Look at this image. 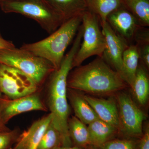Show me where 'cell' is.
Masks as SVG:
<instances>
[{"mask_svg":"<svg viewBox=\"0 0 149 149\" xmlns=\"http://www.w3.org/2000/svg\"><path fill=\"white\" fill-rule=\"evenodd\" d=\"M70 89L94 95H114L129 87L120 74L102 57L70 71L67 80Z\"/></svg>","mask_w":149,"mask_h":149,"instance_id":"obj_1","label":"cell"},{"mask_svg":"<svg viewBox=\"0 0 149 149\" xmlns=\"http://www.w3.org/2000/svg\"><path fill=\"white\" fill-rule=\"evenodd\" d=\"M82 16L65 20L49 37L35 42L24 44L20 48L45 59L57 69L82 24Z\"/></svg>","mask_w":149,"mask_h":149,"instance_id":"obj_2","label":"cell"},{"mask_svg":"<svg viewBox=\"0 0 149 149\" xmlns=\"http://www.w3.org/2000/svg\"><path fill=\"white\" fill-rule=\"evenodd\" d=\"M0 8L5 13L19 14L33 19L49 34L65 21L46 0L0 1Z\"/></svg>","mask_w":149,"mask_h":149,"instance_id":"obj_3","label":"cell"},{"mask_svg":"<svg viewBox=\"0 0 149 149\" xmlns=\"http://www.w3.org/2000/svg\"><path fill=\"white\" fill-rule=\"evenodd\" d=\"M0 63L20 70L38 86L56 70L52 63L45 59L15 47L0 50Z\"/></svg>","mask_w":149,"mask_h":149,"instance_id":"obj_4","label":"cell"},{"mask_svg":"<svg viewBox=\"0 0 149 149\" xmlns=\"http://www.w3.org/2000/svg\"><path fill=\"white\" fill-rule=\"evenodd\" d=\"M82 24L83 28L82 42L72 62V69L81 65L91 56L102 57L106 48L98 17L86 10L82 15Z\"/></svg>","mask_w":149,"mask_h":149,"instance_id":"obj_5","label":"cell"},{"mask_svg":"<svg viewBox=\"0 0 149 149\" xmlns=\"http://www.w3.org/2000/svg\"><path fill=\"white\" fill-rule=\"evenodd\" d=\"M114 95L118 109L120 134L125 138L141 139L146 115L128 93L122 91Z\"/></svg>","mask_w":149,"mask_h":149,"instance_id":"obj_6","label":"cell"},{"mask_svg":"<svg viewBox=\"0 0 149 149\" xmlns=\"http://www.w3.org/2000/svg\"><path fill=\"white\" fill-rule=\"evenodd\" d=\"M38 86L20 70L0 63V91L10 100L34 94Z\"/></svg>","mask_w":149,"mask_h":149,"instance_id":"obj_7","label":"cell"},{"mask_svg":"<svg viewBox=\"0 0 149 149\" xmlns=\"http://www.w3.org/2000/svg\"><path fill=\"white\" fill-rule=\"evenodd\" d=\"M106 21L113 32L129 45L133 44L135 34L142 26L123 4L110 14Z\"/></svg>","mask_w":149,"mask_h":149,"instance_id":"obj_8","label":"cell"},{"mask_svg":"<svg viewBox=\"0 0 149 149\" xmlns=\"http://www.w3.org/2000/svg\"><path fill=\"white\" fill-rule=\"evenodd\" d=\"M100 25L106 43L102 58L121 76L123 55L129 45L113 32L107 21L101 22Z\"/></svg>","mask_w":149,"mask_h":149,"instance_id":"obj_9","label":"cell"},{"mask_svg":"<svg viewBox=\"0 0 149 149\" xmlns=\"http://www.w3.org/2000/svg\"><path fill=\"white\" fill-rule=\"evenodd\" d=\"M46 110L41 99L34 93L14 100H0V117L4 124L19 114L34 111Z\"/></svg>","mask_w":149,"mask_h":149,"instance_id":"obj_10","label":"cell"},{"mask_svg":"<svg viewBox=\"0 0 149 149\" xmlns=\"http://www.w3.org/2000/svg\"><path fill=\"white\" fill-rule=\"evenodd\" d=\"M84 97L100 119L117 128L120 133V122L115 97L104 99L84 95Z\"/></svg>","mask_w":149,"mask_h":149,"instance_id":"obj_11","label":"cell"},{"mask_svg":"<svg viewBox=\"0 0 149 149\" xmlns=\"http://www.w3.org/2000/svg\"><path fill=\"white\" fill-rule=\"evenodd\" d=\"M52 119L50 113L35 121L27 130L19 135L13 149H37Z\"/></svg>","mask_w":149,"mask_h":149,"instance_id":"obj_12","label":"cell"},{"mask_svg":"<svg viewBox=\"0 0 149 149\" xmlns=\"http://www.w3.org/2000/svg\"><path fill=\"white\" fill-rule=\"evenodd\" d=\"M67 97L75 116L82 122L88 125L93 121L100 119L84 98V95L81 94L80 91L68 88Z\"/></svg>","mask_w":149,"mask_h":149,"instance_id":"obj_13","label":"cell"},{"mask_svg":"<svg viewBox=\"0 0 149 149\" xmlns=\"http://www.w3.org/2000/svg\"><path fill=\"white\" fill-rule=\"evenodd\" d=\"M90 147L97 148L120 135L117 128L99 119L88 125Z\"/></svg>","mask_w":149,"mask_h":149,"instance_id":"obj_14","label":"cell"},{"mask_svg":"<svg viewBox=\"0 0 149 149\" xmlns=\"http://www.w3.org/2000/svg\"><path fill=\"white\" fill-rule=\"evenodd\" d=\"M148 70L139 62L136 76L130 87L139 105L145 107L149 97V78Z\"/></svg>","mask_w":149,"mask_h":149,"instance_id":"obj_15","label":"cell"},{"mask_svg":"<svg viewBox=\"0 0 149 149\" xmlns=\"http://www.w3.org/2000/svg\"><path fill=\"white\" fill-rule=\"evenodd\" d=\"M68 130L72 146L88 149L90 147L88 127L76 116L68 118Z\"/></svg>","mask_w":149,"mask_h":149,"instance_id":"obj_16","label":"cell"},{"mask_svg":"<svg viewBox=\"0 0 149 149\" xmlns=\"http://www.w3.org/2000/svg\"><path fill=\"white\" fill-rule=\"evenodd\" d=\"M122 76L129 87L134 81L139 63V56L136 45H130L123 52Z\"/></svg>","mask_w":149,"mask_h":149,"instance_id":"obj_17","label":"cell"},{"mask_svg":"<svg viewBox=\"0 0 149 149\" xmlns=\"http://www.w3.org/2000/svg\"><path fill=\"white\" fill-rule=\"evenodd\" d=\"M65 20L81 15L87 10L85 0H46Z\"/></svg>","mask_w":149,"mask_h":149,"instance_id":"obj_18","label":"cell"},{"mask_svg":"<svg viewBox=\"0 0 149 149\" xmlns=\"http://www.w3.org/2000/svg\"><path fill=\"white\" fill-rule=\"evenodd\" d=\"M87 10L98 17L100 23L106 21L109 15L123 4V0H85Z\"/></svg>","mask_w":149,"mask_h":149,"instance_id":"obj_19","label":"cell"},{"mask_svg":"<svg viewBox=\"0 0 149 149\" xmlns=\"http://www.w3.org/2000/svg\"><path fill=\"white\" fill-rule=\"evenodd\" d=\"M123 5L143 27L149 26V0H123Z\"/></svg>","mask_w":149,"mask_h":149,"instance_id":"obj_20","label":"cell"},{"mask_svg":"<svg viewBox=\"0 0 149 149\" xmlns=\"http://www.w3.org/2000/svg\"><path fill=\"white\" fill-rule=\"evenodd\" d=\"M62 146L61 136L52 122L48 125L37 149H53Z\"/></svg>","mask_w":149,"mask_h":149,"instance_id":"obj_21","label":"cell"},{"mask_svg":"<svg viewBox=\"0 0 149 149\" xmlns=\"http://www.w3.org/2000/svg\"><path fill=\"white\" fill-rule=\"evenodd\" d=\"M140 139H114L107 142L97 149H136Z\"/></svg>","mask_w":149,"mask_h":149,"instance_id":"obj_22","label":"cell"},{"mask_svg":"<svg viewBox=\"0 0 149 149\" xmlns=\"http://www.w3.org/2000/svg\"><path fill=\"white\" fill-rule=\"evenodd\" d=\"M19 134L17 130H0V149H9L16 143Z\"/></svg>","mask_w":149,"mask_h":149,"instance_id":"obj_23","label":"cell"},{"mask_svg":"<svg viewBox=\"0 0 149 149\" xmlns=\"http://www.w3.org/2000/svg\"><path fill=\"white\" fill-rule=\"evenodd\" d=\"M137 47L139 51V62L149 70V44Z\"/></svg>","mask_w":149,"mask_h":149,"instance_id":"obj_24","label":"cell"},{"mask_svg":"<svg viewBox=\"0 0 149 149\" xmlns=\"http://www.w3.org/2000/svg\"><path fill=\"white\" fill-rule=\"evenodd\" d=\"M136 149H149V128L147 125L143 131V135L139 140Z\"/></svg>","mask_w":149,"mask_h":149,"instance_id":"obj_25","label":"cell"},{"mask_svg":"<svg viewBox=\"0 0 149 149\" xmlns=\"http://www.w3.org/2000/svg\"><path fill=\"white\" fill-rule=\"evenodd\" d=\"M15 47V46L11 41L3 38L0 33V50Z\"/></svg>","mask_w":149,"mask_h":149,"instance_id":"obj_26","label":"cell"},{"mask_svg":"<svg viewBox=\"0 0 149 149\" xmlns=\"http://www.w3.org/2000/svg\"><path fill=\"white\" fill-rule=\"evenodd\" d=\"M53 149H86L81 148H78V147L71 146V147H63L58 146L56 147ZM88 149H90V148Z\"/></svg>","mask_w":149,"mask_h":149,"instance_id":"obj_27","label":"cell"},{"mask_svg":"<svg viewBox=\"0 0 149 149\" xmlns=\"http://www.w3.org/2000/svg\"><path fill=\"white\" fill-rule=\"evenodd\" d=\"M8 130L6 129L5 126V124L3 123L1 119V117H0V130Z\"/></svg>","mask_w":149,"mask_h":149,"instance_id":"obj_28","label":"cell"},{"mask_svg":"<svg viewBox=\"0 0 149 149\" xmlns=\"http://www.w3.org/2000/svg\"><path fill=\"white\" fill-rule=\"evenodd\" d=\"M89 148H90V149H97V148H94V147H90Z\"/></svg>","mask_w":149,"mask_h":149,"instance_id":"obj_29","label":"cell"},{"mask_svg":"<svg viewBox=\"0 0 149 149\" xmlns=\"http://www.w3.org/2000/svg\"><path fill=\"white\" fill-rule=\"evenodd\" d=\"M1 95V91H0V100L2 98Z\"/></svg>","mask_w":149,"mask_h":149,"instance_id":"obj_30","label":"cell"},{"mask_svg":"<svg viewBox=\"0 0 149 149\" xmlns=\"http://www.w3.org/2000/svg\"><path fill=\"white\" fill-rule=\"evenodd\" d=\"M11 1V0H0V1Z\"/></svg>","mask_w":149,"mask_h":149,"instance_id":"obj_31","label":"cell"},{"mask_svg":"<svg viewBox=\"0 0 149 149\" xmlns=\"http://www.w3.org/2000/svg\"><path fill=\"white\" fill-rule=\"evenodd\" d=\"M13 149V148H10V149Z\"/></svg>","mask_w":149,"mask_h":149,"instance_id":"obj_32","label":"cell"}]
</instances>
